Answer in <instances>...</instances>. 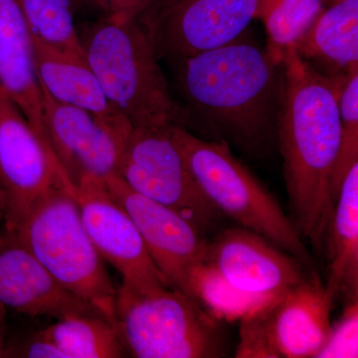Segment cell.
<instances>
[{
	"mask_svg": "<svg viewBox=\"0 0 358 358\" xmlns=\"http://www.w3.org/2000/svg\"><path fill=\"white\" fill-rule=\"evenodd\" d=\"M171 131L200 192L221 215L267 238L317 272L312 253L293 220L268 188L233 155L227 143L199 138L182 127L173 126Z\"/></svg>",
	"mask_w": 358,
	"mask_h": 358,
	"instance_id": "obj_4",
	"label": "cell"
},
{
	"mask_svg": "<svg viewBox=\"0 0 358 358\" xmlns=\"http://www.w3.org/2000/svg\"><path fill=\"white\" fill-rule=\"evenodd\" d=\"M41 90L49 143L72 189L87 178L105 182L119 176L128 138L115 133L86 110L58 102L46 90L42 87Z\"/></svg>",
	"mask_w": 358,
	"mask_h": 358,
	"instance_id": "obj_14",
	"label": "cell"
},
{
	"mask_svg": "<svg viewBox=\"0 0 358 358\" xmlns=\"http://www.w3.org/2000/svg\"><path fill=\"white\" fill-rule=\"evenodd\" d=\"M261 0H157L138 20L157 57H189L234 41L256 20Z\"/></svg>",
	"mask_w": 358,
	"mask_h": 358,
	"instance_id": "obj_9",
	"label": "cell"
},
{
	"mask_svg": "<svg viewBox=\"0 0 358 358\" xmlns=\"http://www.w3.org/2000/svg\"><path fill=\"white\" fill-rule=\"evenodd\" d=\"M341 145L331 178V202L336 204L341 183L358 162V71L348 78L338 100Z\"/></svg>",
	"mask_w": 358,
	"mask_h": 358,
	"instance_id": "obj_23",
	"label": "cell"
},
{
	"mask_svg": "<svg viewBox=\"0 0 358 358\" xmlns=\"http://www.w3.org/2000/svg\"><path fill=\"white\" fill-rule=\"evenodd\" d=\"M70 183L47 152L22 110L0 87V190L6 201L3 228L16 223L42 195Z\"/></svg>",
	"mask_w": 358,
	"mask_h": 358,
	"instance_id": "obj_12",
	"label": "cell"
},
{
	"mask_svg": "<svg viewBox=\"0 0 358 358\" xmlns=\"http://www.w3.org/2000/svg\"><path fill=\"white\" fill-rule=\"evenodd\" d=\"M70 192L99 253L121 274V288L143 294L171 287L148 253L133 219L110 194L105 182L85 178Z\"/></svg>",
	"mask_w": 358,
	"mask_h": 358,
	"instance_id": "obj_10",
	"label": "cell"
},
{
	"mask_svg": "<svg viewBox=\"0 0 358 358\" xmlns=\"http://www.w3.org/2000/svg\"><path fill=\"white\" fill-rule=\"evenodd\" d=\"M0 303L29 317H107L95 306L63 286L11 231L4 228L0 230Z\"/></svg>",
	"mask_w": 358,
	"mask_h": 358,
	"instance_id": "obj_15",
	"label": "cell"
},
{
	"mask_svg": "<svg viewBox=\"0 0 358 358\" xmlns=\"http://www.w3.org/2000/svg\"><path fill=\"white\" fill-rule=\"evenodd\" d=\"M6 308L0 303V357H4L6 343L4 334H6Z\"/></svg>",
	"mask_w": 358,
	"mask_h": 358,
	"instance_id": "obj_27",
	"label": "cell"
},
{
	"mask_svg": "<svg viewBox=\"0 0 358 358\" xmlns=\"http://www.w3.org/2000/svg\"><path fill=\"white\" fill-rule=\"evenodd\" d=\"M324 7V0H261L256 20L268 36L266 48L277 60L301 41Z\"/></svg>",
	"mask_w": 358,
	"mask_h": 358,
	"instance_id": "obj_21",
	"label": "cell"
},
{
	"mask_svg": "<svg viewBox=\"0 0 358 358\" xmlns=\"http://www.w3.org/2000/svg\"><path fill=\"white\" fill-rule=\"evenodd\" d=\"M79 39L103 93L134 128L182 127V112L140 21L103 17L79 30Z\"/></svg>",
	"mask_w": 358,
	"mask_h": 358,
	"instance_id": "obj_3",
	"label": "cell"
},
{
	"mask_svg": "<svg viewBox=\"0 0 358 358\" xmlns=\"http://www.w3.org/2000/svg\"><path fill=\"white\" fill-rule=\"evenodd\" d=\"M66 358L127 357L117 327L102 315H75L41 329Z\"/></svg>",
	"mask_w": 358,
	"mask_h": 358,
	"instance_id": "obj_20",
	"label": "cell"
},
{
	"mask_svg": "<svg viewBox=\"0 0 358 358\" xmlns=\"http://www.w3.org/2000/svg\"><path fill=\"white\" fill-rule=\"evenodd\" d=\"M103 14L117 20H138L157 0H86Z\"/></svg>",
	"mask_w": 358,
	"mask_h": 358,
	"instance_id": "obj_26",
	"label": "cell"
},
{
	"mask_svg": "<svg viewBox=\"0 0 358 358\" xmlns=\"http://www.w3.org/2000/svg\"><path fill=\"white\" fill-rule=\"evenodd\" d=\"M4 357L66 358L64 353L41 331L7 345Z\"/></svg>",
	"mask_w": 358,
	"mask_h": 358,
	"instance_id": "obj_25",
	"label": "cell"
},
{
	"mask_svg": "<svg viewBox=\"0 0 358 358\" xmlns=\"http://www.w3.org/2000/svg\"><path fill=\"white\" fill-rule=\"evenodd\" d=\"M115 315L128 357H223L218 320L180 289L164 287L138 294L119 287Z\"/></svg>",
	"mask_w": 358,
	"mask_h": 358,
	"instance_id": "obj_6",
	"label": "cell"
},
{
	"mask_svg": "<svg viewBox=\"0 0 358 358\" xmlns=\"http://www.w3.org/2000/svg\"><path fill=\"white\" fill-rule=\"evenodd\" d=\"M4 214H6V201H4L3 194L0 190V230L3 227Z\"/></svg>",
	"mask_w": 358,
	"mask_h": 358,
	"instance_id": "obj_28",
	"label": "cell"
},
{
	"mask_svg": "<svg viewBox=\"0 0 358 358\" xmlns=\"http://www.w3.org/2000/svg\"><path fill=\"white\" fill-rule=\"evenodd\" d=\"M334 301L319 274L263 301L240 319L237 358H315Z\"/></svg>",
	"mask_w": 358,
	"mask_h": 358,
	"instance_id": "obj_7",
	"label": "cell"
},
{
	"mask_svg": "<svg viewBox=\"0 0 358 358\" xmlns=\"http://www.w3.org/2000/svg\"><path fill=\"white\" fill-rule=\"evenodd\" d=\"M32 40L42 88L58 102L86 110L115 133L129 138L134 127L105 95L85 56L45 43L34 36Z\"/></svg>",
	"mask_w": 358,
	"mask_h": 358,
	"instance_id": "obj_16",
	"label": "cell"
},
{
	"mask_svg": "<svg viewBox=\"0 0 358 358\" xmlns=\"http://www.w3.org/2000/svg\"><path fill=\"white\" fill-rule=\"evenodd\" d=\"M6 230L63 286L95 306L115 326L117 288L85 228L70 189L65 185L52 188L13 229Z\"/></svg>",
	"mask_w": 358,
	"mask_h": 358,
	"instance_id": "obj_5",
	"label": "cell"
},
{
	"mask_svg": "<svg viewBox=\"0 0 358 358\" xmlns=\"http://www.w3.org/2000/svg\"><path fill=\"white\" fill-rule=\"evenodd\" d=\"M105 185L133 219L148 253L171 286L193 299V279L206 258V234L173 209L134 192L120 176L108 179Z\"/></svg>",
	"mask_w": 358,
	"mask_h": 358,
	"instance_id": "obj_11",
	"label": "cell"
},
{
	"mask_svg": "<svg viewBox=\"0 0 358 358\" xmlns=\"http://www.w3.org/2000/svg\"><path fill=\"white\" fill-rule=\"evenodd\" d=\"M324 1L319 17L294 49L320 74L348 80L358 71V0Z\"/></svg>",
	"mask_w": 358,
	"mask_h": 358,
	"instance_id": "obj_18",
	"label": "cell"
},
{
	"mask_svg": "<svg viewBox=\"0 0 358 358\" xmlns=\"http://www.w3.org/2000/svg\"><path fill=\"white\" fill-rule=\"evenodd\" d=\"M358 357V300L345 303L338 322L331 324L326 343L315 358Z\"/></svg>",
	"mask_w": 358,
	"mask_h": 358,
	"instance_id": "obj_24",
	"label": "cell"
},
{
	"mask_svg": "<svg viewBox=\"0 0 358 358\" xmlns=\"http://www.w3.org/2000/svg\"><path fill=\"white\" fill-rule=\"evenodd\" d=\"M285 88L277 141L282 157L291 219L320 251L333 213L331 178L341 145L338 100L348 80L324 76L285 51Z\"/></svg>",
	"mask_w": 358,
	"mask_h": 358,
	"instance_id": "obj_2",
	"label": "cell"
},
{
	"mask_svg": "<svg viewBox=\"0 0 358 358\" xmlns=\"http://www.w3.org/2000/svg\"><path fill=\"white\" fill-rule=\"evenodd\" d=\"M32 36L84 55L75 24L81 0H17Z\"/></svg>",
	"mask_w": 358,
	"mask_h": 358,
	"instance_id": "obj_22",
	"label": "cell"
},
{
	"mask_svg": "<svg viewBox=\"0 0 358 358\" xmlns=\"http://www.w3.org/2000/svg\"><path fill=\"white\" fill-rule=\"evenodd\" d=\"M324 248L329 261L327 294L334 301L358 300V162L341 183Z\"/></svg>",
	"mask_w": 358,
	"mask_h": 358,
	"instance_id": "obj_19",
	"label": "cell"
},
{
	"mask_svg": "<svg viewBox=\"0 0 358 358\" xmlns=\"http://www.w3.org/2000/svg\"><path fill=\"white\" fill-rule=\"evenodd\" d=\"M0 87L22 110L52 159L31 32L17 0H0Z\"/></svg>",
	"mask_w": 358,
	"mask_h": 358,
	"instance_id": "obj_17",
	"label": "cell"
},
{
	"mask_svg": "<svg viewBox=\"0 0 358 358\" xmlns=\"http://www.w3.org/2000/svg\"><path fill=\"white\" fill-rule=\"evenodd\" d=\"M133 128L119 176L136 192L173 209L206 234L221 217L193 178L171 127Z\"/></svg>",
	"mask_w": 358,
	"mask_h": 358,
	"instance_id": "obj_8",
	"label": "cell"
},
{
	"mask_svg": "<svg viewBox=\"0 0 358 358\" xmlns=\"http://www.w3.org/2000/svg\"><path fill=\"white\" fill-rule=\"evenodd\" d=\"M182 112V128L265 154L277 138L285 88L282 61L244 38L169 61Z\"/></svg>",
	"mask_w": 358,
	"mask_h": 358,
	"instance_id": "obj_1",
	"label": "cell"
},
{
	"mask_svg": "<svg viewBox=\"0 0 358 358\" xmlns=\"http://www.w3.org/2000/svg\"><path fill=\"white\" fill-rule=\"evenodd\" d=\"M204 265L233 288L264 300L317 275L267 238L241 226L224 229L208 241Z\"/></svg>",
	"mask_w": 358,
	"mask_h": 358,
	"instance_id": "obj_13",
	"label": "cell"
}]
</instances>
